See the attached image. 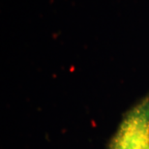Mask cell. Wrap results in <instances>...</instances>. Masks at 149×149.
Segmentation results:
<instances>
[{
    "label": "cell",
    "instance_id": "cell-1",
    "mask_svg": "<svg viewBox=\"0 0 149 149\" xmlns=\"http://www.w3.org/2000/svg\"><path fill=\"white\" fill-rule=\"evenodd\" d=\"M109 149H149V93L125 113Z\"/></svg>",
    "mask_w": 149,
    "mask_h": 149
}]
</instances>
